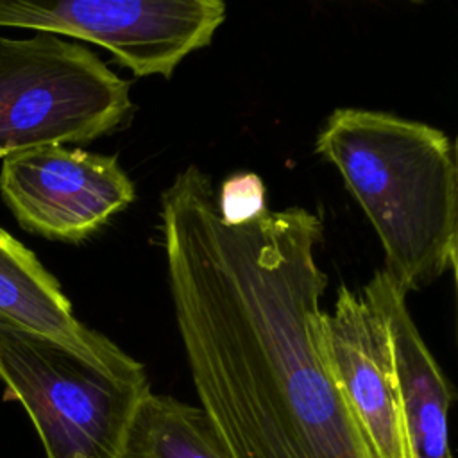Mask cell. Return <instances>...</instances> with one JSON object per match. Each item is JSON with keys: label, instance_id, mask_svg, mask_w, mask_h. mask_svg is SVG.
I'll list each match as a JSON object with an SVG mask.
<instances>
[{"label": "cell", "instance_id": "cell-1", "mask_svg": "<svg viewBox=\"0 0 458 458\" xmlns=\"http://www.w3.org/2000/svg\"><path fill=\"white\" fill-rule=\"evenodd\" d=\"M159 215L191 381L231 458H372L320 342V216L292 206L227 224L195 165Z\"/></svg>", "mask_w": 458, "mask_h": 458}, {"label": "cell", "instance_id": "cell-2", "mask_svg": "<svg viewBox=\"0 0 458 458\" xmlns=\"http://www.w3.org/2000/svg\"><path fill=\"white\" fill-rule=\"evenodd\" d=\"M317 152L342 175L376 229L385 270L410 293L456 267L458 191L445 132L397 114L335 109Z\"/></svg>", "mask_w": 458, "mask_h": 458}, {"label": "cell", "instance_id": "cell-3", "mask_svg": "<svg viewBox=\"0 0 458 458\" xmlns=\"http://www.w3.org/2000/svg\"><path fill=\"white\" fill-rule=\"evenodd\" d=\"M0 381L47 458H123L131 420L150 392L147 372L122 374L45 336L0 322Z\"/></svg>", "mask_w": 458, "mask_h": 458}, {"label": "cell", "instance_id": "cell-4", "mask_svg": "<svg viewBox=\"0 0 458 458\" xmlns=\"http://www.w3.org/2000/svg\"><path fill=\"white\" fill-rule=\"evenodd\" d=\"M132 111L131 88L95 52L57 34L0 36V157L93 141Z\"/></svg>", "mask_w": 458, "mask_h": 458}, {"label": "cell", "instance_id": "cell-5", "mask_svg": "<svg viewBox=\"0 0 458 458\" xmlns=\"http://www.w3.org/2000/svg\"><path fill=\"white\" fill-rule=\"evenodd\" d=\"M224 20L220 0H0V27L95 43L136 77H172Z\"/></svg>", "mask_w": 458, "mask_h": 458}, {"label": "cell", "instance_id": "cell-6", "mask_svg": "<svg viewBox=\"0 0 458 458\" xmlns=\"http://www.w3.org/2000/svg\"><path fill=\"white\" fill-rule=\"evenodd\" d=\"M0 195L29 233L82 242L134 200V186L114 156L36 147L2 159Z\"/></svg>", "mask_w": 458, "mask_h": 458}, {"label": "cell", "instance_id": "cell-7", "mask_svg": "<svg viewBox=\"0 0 458 458\" xmlns=\"http://www.w3.org/2000/svg\"><path fill=\"white\" fill-rule=\"evenodd\" d=\"M320 342L372 458H413L390 336L379 311L361 293L340 284L333 311H322Z\"/></svg>", "mask_w": 458, "mask_h": 458}, {"label": "cell", "instance_id": "cell-8", "mask_svg": "<svg viewBox=\"0 0 458 458\" xmlns=\"http://www.w3.org/2000/svg\"><path fill=\"white\" fill-rule=\"evenodd\" d=\"M361 295L379 311L390 336L413 458H453L447 417L454 394L410 315L408 293L383 268L376 270Z\"/></svg>", "mask_w": 458, "mask_h": 458}, {"label": "cell", "instance_id": "cell-9", "mask_svg": "<svg viewBox=\"0 0 458 458\" xmlns=\"http://www.w3.org/2000/svg\"><path fill=\"white\" fill-rule=\"evenodd\" d=\"M0 322L54 340L86 360L122 374L145 372L143 363L102 333L84 326L59 281L36 254L0 227Z\"/></svg>", "mask_w": 458, "mask_h": 458}, {"label": "cell", "instance_id": "cell-10", "mask_svg": "<svg viewBox=\"0 0 458 458\" xmlns=\"http://www.w3.org/2000/svg\"><path fill=\"white\" fill-rule=\"evenodd\" d=\"M123 458H231V454L200 406L150 390L127 429Z\"/></svg>", "mask_w": 458, "mask_h": 458}, {"label": "cell", "instance_id": "cell-11", "mask_svg": "<svg viewBox=\"0 0 458 458\" xmlns=\"http://www.w3.org/2000/svg\"><path fill=\"white\" fill-rule=\"evenodd\" d=\"M216 204L224 222L233 225L249 222L267 209L263 181L252 172L233 174L216 191Z\"/></svg>", "mask_w": 458, "mask_h": 458}]
</instances>
